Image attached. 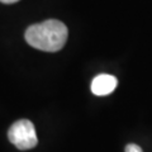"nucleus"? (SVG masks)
<instances>
[{"label":"nucleus","mask_w":152,"mask_h":152,"mask_svg":"<svg viewBox=\"0 0 152 152\" xmlns=\"http://www.w3.org/2000/svg\"><path fill=\"white\" fill-rule=\"evenodd\" d=\"M69 31L62 22L48 19L27 28L26 41L34 48L45 52H57L65 46Z\"/></svg>","instance_id":"nucleus-1"},{"label":"nucleus","mask_w":152,"mask_h":152,"mask_svg":"<svg viewBox=\"0 0 152 152\" xmlns=\"http://www.w3.org/2000/svg\"><path fill=\"white\" fill-rule=\"evenodd\" d=\"M8 138L20 151L32 150L38 143L34 124L28 119L14 122L8 131Z\"/></svg>","instance_id":"nucleus-2"},{"label":"nucleus","mask_w":152,"mask_h":152,"mask_svg":"<svg viewBox=\"0 0 152 152\" xmlns=\"http://www.w3.org/2000/svg\"><path fill=\"white\" fill-rule=\"evenodd\" d=\"M126 152H143L140 146H137L134 143H129L126 146Z\"/></svg>","instance_id":"nucleus-4"},{"label":"nucleus","mask_w":152,"mask_h":152,"mask_svg":"<svg viewBox=\"0 0 152 152\" xmlns=\"http://www.w3.org/2000/svg\"><path fill=\"white\" fill-rule=\"evenodd\" d=\"M118 85L117 77L113 75L102 74L98 75L91 83V91L98 96H105L112 94Z\"/></svg>","instance_id":"nucleus-3"},{"label":"nucleus","mask_w":152,"mask_h":152,"mask_svg":"<svg viewBox=\"0 0 152 152\" xmlns=\"http://www.w3.org/2000/svg\"><path fill=\"white\" fill-rule=\"evenodd\" d=\"M3 4H14V3H17L19 1V0H0Z\"/></svg>","instance_id":"nucleus-5"}]
</instances>
